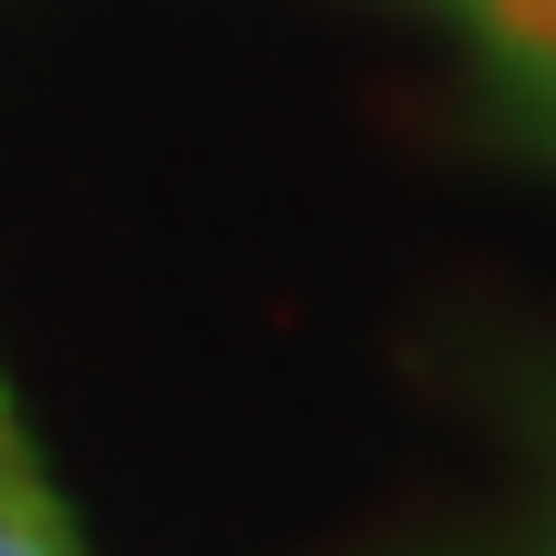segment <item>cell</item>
I'll list each match as a JSON object with an SVG mask.
<instances>
[{
  "instance_id": "obj_1",
  "label": "cell",
  "mask_w": 556,
  "mask_h": 556,
  "mask_svg": "<svg viewBox=\"0 0 556 556\" xmlns=\"http://www.w3.org/2000/svg\"><path fill=\"white\" fill-rule=\"evenodd\" d=\"M0 556H73V536H62V505H31V516H0Z\"/></svg>"
}]
</instances>
